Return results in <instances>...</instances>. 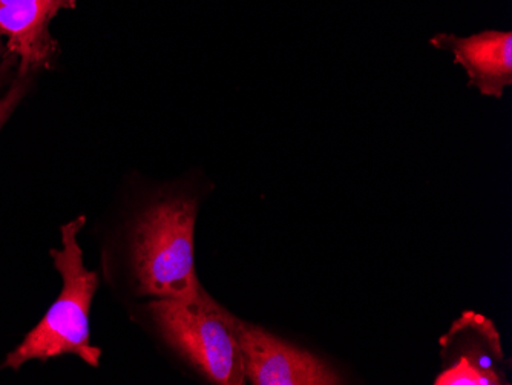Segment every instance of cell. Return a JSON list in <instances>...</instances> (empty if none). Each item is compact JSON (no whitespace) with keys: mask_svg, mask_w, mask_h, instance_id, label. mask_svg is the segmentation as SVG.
Listing matches in <instances>:
<instances>
[{"mask_svg":"<svg viewBox=\"0 0 512 385\" xmlns=\"http://www.w3.org/2000/svg\"><path fill=\"white\" fill-rule=\"evenodd\" d=\"M85 217L69 221L60 229L62 247L50 252L62 277V290L42 321L10 353L2 369L19 370L23 364L39 359L76 355L92 367H99L102 350L89 339V309L99 289V275L83 264L79 232Z\"/></svg>","mask_w":512,"mask_h":385,"instance_id":"cell-1","label":"cell"},{"mask_svg":"<svg viewBox=\"0 0 512 385\" xmlns=\"http://www.w3.org/2000/svg\"><path fill=\"white\" fill-rule=\"evenodd\" d=\"M197 201L180 195L154 203L131 234V263L143 295L192 300L201 287L194 264Z\"/></svg>","mask_w":512,"mask_h":385,"instance_id":"cell-2","label":"cell"},{"mask_svg":"<svg viewBox=\"0 0 512 385\" xmlns=\"http://www.w3.org/2000/svg\"><path fill=\"white\" fill-rule=\"evenodd\" d=\"M148 309L161 338L209 381L246 384L237 338L223 320L220 304L206 290L192 300L155 298Z\"/></svg>","mask_w":512,"mask_h":385,"instance_id":"cell-3","label":"cell"},{"mask_svg":"<svg viewBox=\"0 0 512 385\" xmlns=\"http://www.w3.org/2000/svg\"><path fill=\"white\" fill-rule=\"evenodd\" d=\"M221 316L237 338L244 375L255 385H338L342 378L306 350L276 338L255 324L232 315L220 304Z\"/></svg>","mask_w":512,"mask_h":385,"instance_id":"cell-4","label":"cell"},{"mask_svg":"<svg viewBox=\"0 0 512 385\" xmlns=\"http://www.w3.org/2000/svg\"><path fill=\"white\" fill-rule=\"evenodd\" d=\"M77 0H0V45L19 63L20 76L50 68L57 54L51 20Z\"/></svg>","mask_w":512,"mask_h":385,"instance_id":"cell-5","label":"cell"},{"mask_svg":"<svg viewBox=\"0 0 512 385\" xmlns=\"http://www.w3.org/2000/svg\"><path fill=\"white\" fill-rule=\"evenodd\" d=\"M431 47L453 56L468 76V86L482 96L502 99L512 85V31L483 30L470 36L437 33Z\"/></svg>","mask_w":512,"mask_h":385,"instance_id":"cell-6","label":"cell"},{"mask_svg":"<svg viewBox=\"0 0 512 385\" xmlns=\"http://www.w3.org/2000/svg\"><path fill=\"white\" fill-rule=\"evenodd\" d=\"M463 327L454 323L444 339L460 346L453 366L437 376L436 385H500L506 384L499 373L503 361L499 333L490 320L474 312L463 313Z\"/></svg>","mask_w":512,"mask_h":385,"instance_id":"cell-7","label":"cell"},{"mask_svg":"<svg viewBox=\"0 0 512 385\" xmlns=\"http://www.w3.org/2000/svg\"><path fill=\"white\" fill-rule=\"evenodd\" d=\"M28 76H30V74H27V76H20L19 74L16 82L11 86L10 91L0 99V131H2L8 119L13 116V112L16 111L17 106H19L20 100L27 94L28 88H30Z\"/></svg>","mask_w":512,"mask_h":385,"instance_id":"cell-8","label":"cell"},{"mask_svg":"<svg viewBox=\"0 0 512 385\" xmlns=\"http://www.w3.org/2000/svg\"><path fill=\"white\" fill-rule=\"evenodd\" d=\"M8 57H11L10 54L5 50L4 45H0V79L7 73Z\"/></svg>","mask_w":512,"mask_h":385,"instance_id":"cell-9","label":"cell"}]
</instances>
